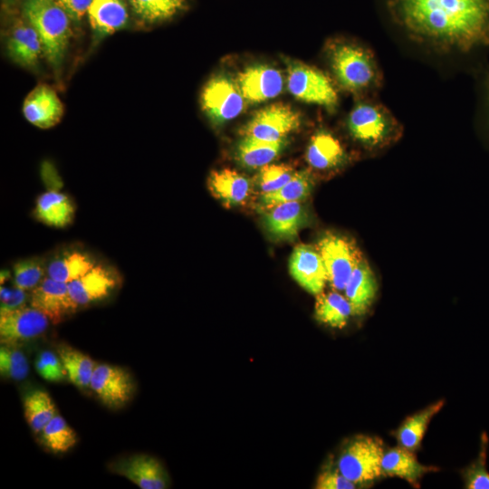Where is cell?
Masks as SVG:
<instances>
[{
	"instance_id": "6da1fadb",
	"label": "cell",
	"mask_w": 489,
	"mask_h": 489,
	"mask_svg": "<svg viewBox=\"0 0 489 489\" xmlns=\"http://www.w3.org/2000/svg\"><path fill=\"white\" fill-rule=\"evenodd\" d=\"M384 6L408 39L433 52L489 43V0H384Z\"/></svg>"
},
{
	"instance_id": "7a4b0ae2",
	"label": "cell",
	"mask_w": 489,
	"mask_h": 489,
	"mask_svg": "<svg viewBox=\"0 0 489 489\" xmlns=\"http://www.w3.org/2000/svg\"><path fill=\"white\" fill-rule=\"evenodd\" d=\"M335 83L360 98L376 97L384 76L375 53L368 46L347 39H334L326 48Z\"/></svg>"
},
{
	"instance_id": "3957f363",
	"label": "cell",
	"mask_w": 489,
	"mask_h": 489,
	"mask_svg": "<svg viewBox=\"0 0 489 489\" xmlns=\"http://www.w3.org/2000/svg\"><path fill=\"white\" fill-rule=\"evenodd\" d=\"M345 125L354 141L374 151L398 140L403 129L392 111L376 97L360 98L348 113Z\"/></svg>"
},
{
	"instance_id": "277c9868",
	"label": "cell",
	"mask_w": 489,
	"mask_h": 489,
	"mask_svg": "<svg viewBox=\"0 0 489 489\" xmlns=\"http://www.w3.org/2000/svg\"><path fill=\"white\" fill-rule=\"evenodd\" d=\"M22 10L41 39L44 56L58 71L72 36V21L57 0H24Z\"/></svg>"
},
{
	"instance_id": "5b68a950",
	"label": "cell",
	"mask_w": 489,
	"mask_h": 489,
	"mask_svg": "<svg viewBox=\"0 0 489 489\" xmlns=\"http://www.w3.org/2000/svg\"><path fill=\"white\" fill-rule=\"evenodd\" d=\"M384 445L377 436L359 435L346 443L340 453L337 467L356 485H368L382 476Z\"/></svg>"
},
{
	"instance_id": "8992f818",
	"label": "cell",
	"mask_w": 489,
	"mask_h": 489,
	"mask_svg": "<svg viewBox=\"0 0 489 489\" xmlns=\"http://www.w3.org/2000/svg\"><path fill=\"white\" fill-rule=\"evenodd\" d=\"M288 89L299 101L323 107L333 112L339 106L335 82L318 68L302 62H288Z\"/></svg>"
},
{
	"instance_id": "52a82bcc",
	"label": "cell",
	"mask_w": 489,
	"mask_h": 489,
	"mask_svg": "<svg viewBox=\"0 0 489 489\" xmlns=\"http://www.w3.org/2000/svg\"><path fill=\"white\" fill-rule=\"evenodd\" d=\"M316 249L323 260L330 285L336 291L344 290L353 270L363 260L356 244L345 236L326 233Z\"/></svg>"
},
{
	"instance_id": "ba28073f",
	"label": "cell",
	"mask_w": 489,
	"mask_h": 489,
	"mask_svg": "<svg viewBox=\"0 0 489 489\" xmlns=\"http://www.w3.org/2000/svg\"><path fill=\"white\" fill-rule=\"evenodd\" d=\"M244 97L225 76L211 78L201 93V106L210 121L219 126L237 117L244 108Z\"/></svg>"
},
{
	"instance_id": "9c48e42d",
	"label": "cell",
	"mask_w": 489,
	"mask_h": 489,
	"mask_svg": "<svg viewBox=\"0 0 489 489\" xmlns=\"http://www.w3.org/2000/svg\"><path fill=\"white\" fill-rule=\"evenodd\" d=\"M301 125V115L289 105L275 103L257 111L242 129V135L267 141L283 140Z\"/></svg>"
},
{
	"instance_id": "30bf717a",
	"label": "cell",
	"mask_w": 489,
	"mask_h": 489,
	"mask_svg": "<svg viewBox=\"0 0 489 489\" xmlns=\"http://www.w3.org/2000/svg\"><path fill=\"white\" fill-rule=\"evenodd\" d=\"M90 388L106 407L115 409L132 398L136 384L126 369L104 363L97 364Z\"/></svg>"
},
{
	"instance_id": "8fae6325",
	"label": "cell",
	"mask_w": 489,
	"mask_h": 489,
	"mask_svg": "<svg viewBox=\"0 0 489 489\" xmlns=\"http://www.w3.org/2000/svg\"><path fill=\"white\" fill-rule=\"evenodd\" d=\"M50 321L40 311L23 305L14 310L0 311V340L2 345L15 346L42 335Z\"/></svg>"
},
{
	"instance_id": "7c38bea8",
	"label": "cell",
	"mask_w": 489,
	"mask_h": 489,
	"mask_svg": "<svg viewBox=\"0 0 489 489\" xmlns=\"http://www.w3.org/2000/svg\"><path fill=\"white\" fill-rule=\"evenodd\" d=\"M108 468L141 489H165L168 486V476L164 466L149 455L136 454L120 457L112 461Z\"/></svg>"
},
{
	"instance_id": "4fadbf2b",
	"label": "cell",
	"mask_w": 489,
	"mask_h": 489,
	"mask_svg": "<svg viewBox=\"0 0 489 489\" xmlns=\"http://www.w3.org/2000/svg\"><path fill=\"white\" fill-rule=\"evenodd\" d=\"M30 305L43 313L53 324L62 322L79 307L69 292L68 284L47 275L31 291Z\"/></svg>"
},
{
	"instance_id": "5bb4252c",
	"label": "cell",
	"mask_w": 489,
	"mask_h": 489,
	"mask_svg": "<svg viewBox=\"0 0 489 489\" xmlns=\"http://www.w3.org/2000/svg\"><path fill=\"white\" fill-rule=\"evenodd\" d=\"M292 278L308 292L318 295L328 283L323 260L317 249L308 244L297 245L289 260Z\"/></svg>"
},
{
	"instance_id": "9a60e30c",
	"label": "cell",
	"mask_w": 489,
	"mask_h": 489,
	"mask_svg": "<svg viewBox=\"0 0 489 489\" xmlns=\"http://www.w3.org/2000/svg\"><path fill=\"white\" fill-rule=\"evenodd\" d=\"M238 88L246 101L259 103L279 95L283 88V79L275 68L257 64L239 74Z\"/></svg>"
},
{
	"instance_id": "2e32d148",
	"label": "cell",
	"mask_w": 489,
	"mask_h": 489,
	"mask_svg": "<svg viewBox=\"0 0 489 489\" xmlns=\"http://www.w3.org/2000/svg\"><path fill=\"white\" fill-rule=\"evenodd\" d=\"M118 283V274L112 268L95 264L85 274L67 284L75 303L84 306L107 297Z\"/></svg>"
},
{
	"instance_id": "e0dca14e",
	"label": "cell",
	"mask_w": 489,
	"mask_h": 489,
	"mask_svg": "<svg viewBox=\"0 0 489 489\" xmlns=\"http://www.w3.org/2000/svg\"><path fill=\"white\" fill-rule=\"evenodd\" d=\"M23 113L34 126L49 129L61 120L63 105L53 89L41 84L32 90L24 99Z\"/></svg>"
},
{
	"instance_id": "ac0fdd59",
	"label": "cell",
	"mask_w": 489,
	"mask_h": 489,
	"mask_svg": "<svg viewBox=\"0 0 489 489\" xmlns=\"http://www.w3.org/2000/svg\"><path fill=\"white\" fill-rule=\"evenodd\" d=\"M6 50L14 62L30 70L37 68L41 53H43L38 34L25 20L14 23L7 39Z\"/></svg>"
},
{
	"instance_id": "d6986e66",
	"label": "cell",
	"mask_w": 489,
	"mask_h": 489,
	"mask_svg": "<svg viewBox=\"0 0 489 489\" xmlns=\"http://www.w3.org/2000/svg\"><path fill=\"white\" fill-rule=\"evenodd\" d=\"M306 222V214L300 201L286 202L269 209L264 216L267 233L275 240L294 239Z\"/></svg>"
},
{
	"instance_id": "ffe728a7",
	"label": "cell",
	"mask_w": 489,
	"mask_h": 489,
	"mask_svg": "<svg viewBox=\"0 0 489 489\" xmlns=\"http://www.w3.org/2000/svg\"><path fill=\"white\" fill-rule=\"evenodd\" d=\"M208 189L226 207L244 204L251 194V182L231 168L214 170L208 177Z\"/></svg>"
},
{
	"instance_id": "44dd1931",
	"label": "cell",
	"mask_w": 489,
	"mask_h": 489,
	"mask_svg": "<svg viewBox=\"0 0 489 489\" xmlns=\"http://www.w3.org/2000/svg\"><path fill=\"white\" fill-rule=\"evenodd\" d=\"M344 292L354 315L364 314L371 306L378 292V283L366 260L363 259L353 270Z\"/></svg>"
},
{
	"instance_id": "7402d4cb",
	"label": "cell",
	"mask_w": 489,
	"mask_h": 489,
	"mask_svg": "<svg viewBox=\"0 0 489 489\" xmlns=\"http://www.w3.org/2000/svg\"><path fill=\"white\" fill-rule=\"evenodd\" d=\"M413 452L401 446L385 451L381 462L382 475L397 476L413 486L418 485L419 480L435 468L420 464Z\"/></svg>"
},
{
	"instance_id": "603a6c76",
	"label": "cell",
	"mask_w": 489,
	"mask_h": 489,
	"mask_svg": "<svg viewBox=\"0 0 489 489\" xmlns=\"http://www.w3.org/2000/svg\"><path fill=\"white\" fill-rule=\"evenodd\" d=\"M75 213L72 200L58 188H50L36 200L34 216L42 223L62 228L72 223Z\"/></svg>"
},
{
	"instance_id": "cb8c5ba5",
	"label": "cell",
	"mask_w": 489,
	"mask_h": 489,
	"mask_svg": "<svg viewBox=\"0 0 489 489\" xmlns=\"http://www.w3.org/2000/svg\"><path fill=\"white\" fill-rule=\"evenodd\" d=\"M347 158L340 141L327 130H319L311 139L306 159L318 170H331L342 165Z\"/></svg>"
},
{
	"instance_id": "d4e9b609",
	"label": "cell",
	"mask_w": 489,
	"mask_h": 489,
	"mask_svg": "<svg viewBox=\"0 0 489 489\" xmlns=\"http://www.w3.org/2000/svg\"><path fill=\"white\" fill-rule=\"evenodd\" d=\"M87 14L97 37L107 36L123 28L129 18L122 0H92Z\"/></svg>"
},
{
	"instance_id": "484cf974",
	"label": "cell",
	"mask_w": 489,
	"mask_h": 489,
	"mask_svg": "<svg viewBox=\"0 0 489 489\" xmlns=\"http://www.w3.org/2000/svg\"><path fill=\"white\" fill-rule=\"evenodd\" d=\"M314 315L321 323L341 329L347 325L350 317L354 313L346 296L333 290L321 292L316 295Z\"/></svg>"
},
{
	"instance_id": "4316f807",
	"label": "cell",
	"mask_w": 489,
	"mask_h": 489,
	"mask_svg": "<svg viewBox=\"0 0 489 489\" xmlns=\"http://www.w3.org/2000/svg\"><path fill=\"white\" fill-rule=\"evenodd\" d=\"M57 354L69 381L82 390L90 388L97 363L88 355L66 344L57 347Z\"/></svg>"
},
{
	"instance_id": "83f0119b",
	"label": "cell",
	"mask_w": 489,
	"mask_h": 489,
	"mask_svg": "<svg viewBox=\"0 0 489 489\" xmlns=\"http://www.w3.org/2000/svg\"><path fill=\"white\" fill-rule=\"evenodd\" d=\"M95 264L94 260L86 253L65 252L46 264V275L69 283L85 274Z\"/></svg>"
},
{
	"instance_id": "f1b7e54d",
	"label": "cell",
	"mask_w": 489,
	"mask_h": 489,
	"mask_svg": "<svg viewBox=\"0 0 489 489\" xmlns=\"http://www.w3.org/2000/svg\"><path fill=\"white\" fill-rule=\"evenodd\" d=\"M283 145V139L267 141L253 137H244L237 146L236 158L244 167L262 168L278 156Z\"/></svg>"
},
{
	"instance_id": "f546056e",
	"label": "cell",
	"mask_w": 489,
	"mask_h": 489,
	"mask_svg": "<svg viewBox=\"0 0 489 489\" xmlns=\"http://www.w3.org/2000/svg\"><path fill=\"white\" fill-rule=\"evenodd\" d=\"M444 404L445 400H438L408 417L396 434L399 446L411 451L418 449L431 419L442 409Z\"/></svg>"
},
{
	"instance_id": "4dcf8cb0",
	"label": "cell",
	"mask_w": 489,
	"mask_h": 489,
	"mask_svg": "<svg viewBox=\"0 0 489 489\" xmlns=\"http://www.w3.org/2000/svg\"><path fill=\"white\" fill-rule=\"evenodd\" d=\"M312 185L311 174L307 170L297 171L279 189L263 194L259 200L260 208L268 211L283 203L302 201L310 195Z\"/></svg>"
},
{
	"instance_id": "1f68e13d",
	"label": "cell",
	"mask_w": 489,
	"mask_h": 489,
	"mask_svg": "<svg viewBox=\"0 0 489 489\" xmlns=\"http://www.w3.org/2000/svg\"><path fill=\"white\" fill-rule=\"evenodd\" d=\"M24 410L28 425L35 433H40L57 414L51 396L41 389L34 390L24 397Z\"/></svg>"
},
{
	"instance_id": "d6a6232c",
	"label": "cell",
	"mask_w": 489,
	"mask_h": 489,
	"mask_svg": "<svg viewBox=\"0 0 489 489\" xmlns=\"http://www.w3.org/2000/svg\"><path fill=\"white\" fill-rule=\"evenodd\" d=\"M43 443L54 453H64L72 448L78 441L77 434L56 414L40 432Z\"/></svg>"
},
{
	"instance_id": "836d02e7",
	"label": "cell",
	"mask_w": 489,
	"mask_h": 489,
	"mask_svg": "<svg viewBox=\"0 0 489 489\" xmlns=\"http://www.w3.org/2000/svg\"><path fill=\"white\" fill-rule=\"evenodd\" d=\"M135 14L147 23H158L174 16L186 0H129Z\"/></svg>"
},
{
	"instance_id": "e575fe53",
	"label": "cell",
	"mask_w": 489,
	"mask_h": 489,
	"mask_svg": "<svg viewBox=\"0 0 489 489\" xmlns=\"http://www.w3.org/2000/svg\"><path fill=\"white\" fill-rule=\"evenodd\" d=\"M478 456L461 471L465 489H489V472L486 468L488 437L483 432Z\"/></svg>"
},
{
	"instance_id": "d590c367",
	"label": "cell",
	"mask_w": 489,
	"mask_h": 489,
	"mask_svg": "<svg viewBox=\"0 0 489 489\" xmlns=\"http://www.w3.org/2000/svg\"><path fill=\"white\" fill-rule=\"evenodd\" d=\"M46 265L38 257L17 261L13 268L14 286L24 291H32L45 277Z\"/></svg>"
},
{
	"instance_id": "8d00e7d4",
	"label": "cell",
	"mask_w": 489,
	"mask_h": 489,
	"mask_svg": "<svg viewBox=\"0 0 489 489\" xmlns=\"http://www.w3.org/2000/svg\"><path fill=\"white\" fill-rule=\"evenodd\" d=\"M0 372L5 378L13 380L25 379L29 364L24 354L14 346L2 345L0 348Z\"/></svg>"
},
{
	"instance_id": "74e56055",
	"label": "cell",
	"mask_w": 489,
	"mask_h": 489,
	"mask_svg": "<svg viewBox=\"0 0 489 489\" xmlns=\"http://www.w3.org/2000/svg\"><path fill=\"white\" fill-rule=\"evenodd\" d=\"M295 172L286 164H268L261 168L258 185L263 194L273 192L286 184Z\"/></svg>"
},
{
	"instance_id": "f35d334b",
	"label": "cell",
	"mask_w": 489,
	"mask_h": 489,
	"mask_svg": "<svg viewBox=\"0 0 489 489\" xmlns=\"http://www.w3.org/2000/svg\"><path fill=\"white\" fill-rule=\"evenodd\" d=\"M35 369L43 379L51 382H60L67 377L59 356L51 350L39 353L35 360Z\"/></svg>"
},
{
	"instance_id": "ab89813d",
	"label": "cell",
	"mask_w": 489,
	"mask_h": 489,
	"mask_svg": "<svg viewBox=\"0 0 489 489\" xmlns=\"http://www.w3.org/2000/svg\"><path fill=\"white\" fill-rule=\"evenodd\" d=\"M316 489H354L357 485L332 466L324 468L317 477Z\"/></svg>"
},
{
	"instance_id": "60d3db41",
	"label": "cell",
	"mask_w": 489,
	"mask_h": 489,
	"mask_svg": "<svg viewBox=\"0 0 489 489\" xmlns=\"http://www.w3.org/2000/svg\"><path fill=\"white\" fill-rule=\"evenodd\" d=\"M26 298L27 293L24 290L16 288L14 286L13 289L1 286V310H14L19 308L24 305Z\"/></svg>"
},
{
	"instance_id": "b9f144b4",
	"label": "cell",
	"mask_w": 489,
	"mask_h": 489,
	"mask_svg": "<svg viewBox=\"0 0 489 489\" xmlns=\"http://www.w3.org/2000/svg\"><path fill=\"white\" fill-rule=\"evenodd\" d=\"M92 0H57L73 23H78L87 14Z\"/></svg>"
},
{
	"instance_id": "7bdbcfd3",
	"label": "cell",
	"mask_w": 489,
	"mask_h": 489,
	"mask_svg": "<svg viewBox=\"0 0 489 489\" xmlns=\"http://www.w3.org/2000/svg\"><path fill=\"white\" fill-rule=\"evenodd\" d=\"M11 277V273L7 270L1 271V283H5Z\"/></svg>"
}]
</instances>
